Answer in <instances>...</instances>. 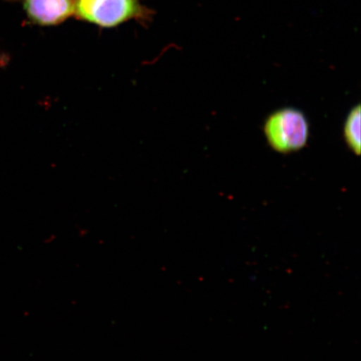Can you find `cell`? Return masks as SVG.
Wrapping results in <instances>:
<instances>
[{"label":"cell","instance_id":"cell-1","mask_svg":"<svg viewBox=\"0 0 361 361\" xmlns=\"http://www.w3.org/2000/svg\"><path fill=\"white\" fill-rule=\"evenodd\" d=\"M269 146L275 152L288 154L301 150L308 143L310 123L304 112L293 107L275 111L264 125Z\"/></svg>","mask_w":361,"mask_h":361},{"label":"cell","instance_id":"cell-2","mask_svg":"<svg viewBox=\"0 0 361 361\" xmlns=\"http://www.w3.org/2000/svg\"><path fill=\"white\" fill-rule=\"evenodd\" d=\"M75 12L80 20L113 28L146 15L139 0H75Z\"/></svg>","mask_w":361,"mask_h":361},{"label":"cell","instance_id":"cell-3","mask_svg":"<svg viewBox=\"0 0 361 361\" xmlns=\"http://www.w3.org/2000/svg\"><path fill=\"white\" fill-rule=\"evenodd\" d=\"M28 20L39 26L61 24L75 12L74 0H22Z\"/></svg>","mask_w":361,"mask_h":361},{"label":"cell","instance_id":"cell-4","mask_svg":"<svg viewBox=\"0 0 361 361\" xmlns=\"http://www.w3.org/2000/svg\"><path fill=\"white\" fill-rule=\"evenodd\" d=\"M360 105L355 106L349 111L344 123V139L347 147L355 155L360 154Z\"/></svg>","mask_w":361,"mask_h":361}]
</instances>
